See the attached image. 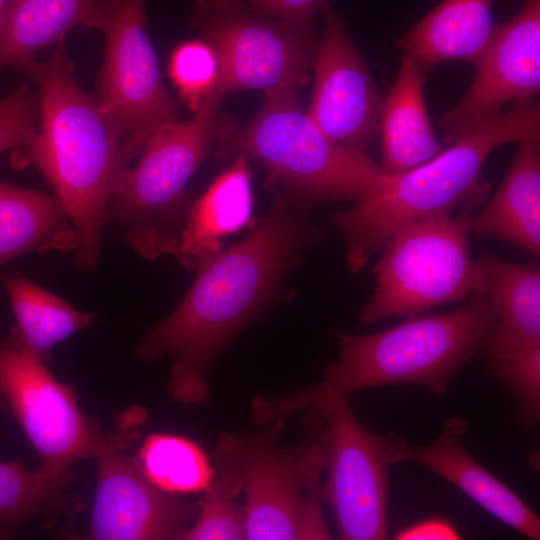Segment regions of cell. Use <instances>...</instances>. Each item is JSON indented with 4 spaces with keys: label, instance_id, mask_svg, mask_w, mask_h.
<instances>
[{
    "label": "cell",
    "instance_id": "obj_1",
    "mask_svg": "<svg viewBox=\"0 0 540 540\" xmlns=\"http://www.w3.org/2000/svg\"><path fill=\"white\" fill-rule=\"evenodd\" d=\"M321 237L308 208L276 196L243 240L197 268L179 304L135 349L144 361L173 359L167 388L175 402L208 404V377L221 353L262 314L287 273Z\"/></svg>",
    "mask_w": 540,
    "mask_h": 540
},
{
    "label": "cell",
    "instance_id": "obj_2",
    "mask_svg": "<svg viewBox=\"0 0 540 540\" xmlns=\"http://www.w3.org/2000/svg\"><path fill=\"white\" fill-rule=\"evenodd\" d=\"M74 67L62 43L47 61L23 69L38 88L40 118L18 152L53 187L77 233L73 262L90 273L99 263L107 205L130 160L98 100L78 86Z\"/></svg>",
    "mask_w": 540,
    "mask_h": 540
},
{
    "label": "cell",
    "instance_id": "obj_3",
    "mask_svg": "<svg viewBox=\"0 0 540 540\" xmlns=\"http://www.w3.org/2000/svg\"><path fill=\"white\" fill-rule=\"evenodd\" d=\"M494 322L492 300L487 292H480L452 311L410 316L380 332L353 335L335 330L340 356L327 365L324 377L282 396L260 395L256 414L263 422H286L324 396L351 397L389 385H422L442 397L468 360L485 355Z\"/></svg>",
    "mask_w": 540,
    "mask_h": 540
},
{
    "label": "cell",
    "instance_id": "obj_4",
    "mask_svg": "<svg viewBox=\"0 0 540 540\" xmlns=\"http://www.w3.org/2000/svg\"><path fill=\"white\" fill-rule=\"evenodd\" d=\"M300 89L282 85L266 90L260 110L244 125L218 113L215 157L254 160L265 170L276 196L304 208L369 197L388 174L367 153L328 138L303 109Z\"/></svg>",
    "mask_w": 540,
    "mask_h": 540
},
{
    "label": "cell",
    "instance_id": "obj_5",
    "mask_svg": "<svg viewBox=\"0 0 540 540\" xmlns=\"http://www.w3.org/2000/svg\"><path fill=\"white\" fill-rule=\"evenodd\" d=\"M540 129L538 100L513 105L478 125L431 160L386 177L369 197L334 213L330 223L346 239V261L360 271L390 236L410 223L443 214L472 197L487 194L479 180L489 155Z\"/></svg>",
    "mask_w": 540,
    "mask_h": 540
},
{
    "label": "cell",
    "instance_id": "obj_6",
    "mask_svg": "<svg viewBox=\"0 0 540 540\" xmlns=\"http://www.w3.org/2000/svg\"><path fill=\"white\" fill-rule=\"evenodd\" d=\"M319 421L318 411L309 408L305 438L294 447L279 444L285 423L219 435L212 463L235 474L241 483L246 539L331 538L321 508L324 454Z\"/></svg>",
    "mask_w": 540,
    "mask_h": 540
},
{
    "label": "cell",
    "instance_id": "obj_7",
    "mask_svg": "<svg viewBox=\"0 0 540 540\" xmlns=\"http://www.w3.org/2000/svg\"><path fill=\"white\" fill-rule=\"evenodd\" d=\"M224 94L214 91L185 121L162 124L138 164L125 171L105 211V223L125 230L142 257L175 255L190 206L186 186L213 151L214 125Z\"/></svg>",
    "mask_w": 540,
    "mask_h": 540
},
{
    "label": "cell",
    "instance_id": "obj_8",
    "mask_svg": "<svg viewBox=\"0 0 540 540\" xmlns=\"http://www.w3.org/2000/svg\"><path fill=\"white\" fill-rule=\"evenodd\" d=\"M487 194L463 203L457 216L443 214L395 231L373 270L375 291L359 322L370 325L392 316H414L486 292L483 272L469 254L468 219Z\"/></svg>",
    "mask_w": 540,
    "mask_h": 540
},
{
    "label": "cell",
    "instance_id": "obj_9",
    "mask_svg": "<svg viewBox=\"0 0 540 540\" xmlns=\"http://www.w3.org/2000/svg\"><path fill=\"white\" fill-rule=\"evenodd\" d=\"M0 393L41 459V468L55 474L103 451L127 448L140 436L147 411L133 405L104 434L94 419L83 415L70 385L60 382L45 361L22 346L13 333L0 339Z\"/></svg>",
    "mask_w": 540,
    "mask_h": 540
},
{
    "label": "cell",
    "instance_id": "obj_10",
    "mask_svg": "<svg viewBox=\"0 0 540 540\" xmlns=\"http://www.w3.org/2000/svg\"><path fill=\"white\" fill-rule=\"evenodd\" d=\"M214 49L217 91L302 87L314 69L316 31L254 12L243 0H196L189 19Z\"/></svg>",
    "mask_w": 540,
    "mask_h": 540
},
{
    "label": "cell",
    "instance_id": "obj_11",
    "mask_svg": "<svg viewBox=\"0 0 540 540\" xmlns=\"http://www.w3.org/2000/svg\"><path fill=\"white\" fill-rule=\"evenodd\" d=\"M326 479L321 497L330 506L344 540H380L388 535L389 465L382 435L356 417L351 397L327 395L316 401Z\"/></svg>",
    "mask_w": 540,
    "mask_h": 540
},
{
    "label": "cell",
    "instance_id": "obj_12",
    "mask_svg": "<svg viewBox=\"0 0 540 540\" xmlns=\"http://www.w3.org/2000/svg\"><path fill=\"white\" fill-rule=\"evenodd\" d=\"M102 31L105 55L97 100L131 160L162 124L176 119L177 103L160 75L147 32L145 0H112Z\"/></svg>",
    "mask_w": 540,
    "mask_h": 540
},
{
    "label": "cell",
    "instance_id": "obj_13",
    "mask_svg": "<svg viewBox=\"0 0 540 540\" xmlns=\"http://www.w3.org/2000/svg\"><path fill=\"white\" fill-rule=\"evenodd\" d=\"M323 33L315 58L310 117L335 143L366 153L379 137L383 97L344 17L329 0L318 7Z\"/></svg>",
    "mask_w": 540,
    "mask_h": 540
},
{
    "label": "cell",
    "instance_id": "obj_14",
    "mask_svg": "<svg viewBox=\"0 0 540 540\" xmlns=\"http://www.w3.org/2000/svg\"><path fill=\"white\" fill-rule=\"evenodd\" d=\"M475 65L468 91L439 119L446 143H454L494 118L507 104L536 100L540 90V0H524L515 16L495 25Z\"/></svg>",
    "mask_w": 540,
    "mask_h": 540
},
{
    "label": "cell",
    "instance_id": "obj_15",
    "mask_svg": "<svg viewBox=\"0 0 540 540\" xmlns=\"http://www.w3.org/2000/svg\"><path fill=\"white\" fill-rule=\"evenodd\" d=\"M109 448L94 459L97 486L91 523L85 539H183L194 523L199 502L157 488L137 458Z\"/></svg>",
    "mask_w": 540,
    "mask_h": 540
},
{
    "label": "cell",
    "instance_id": "obj_16",
    "mask_svg": "<svg viewBox=\"0 0 540 540\" xmlns=\"http://www.w3.org/2000/svg\"><path fill=\"white\" fill-rule=\"evenodd\" d=\"M465 419L447 420L438 437L423 446H411L395 434L382 435L388 464L412 461L452 483L478 505L520 534L538 540L540 519L506 484L482 467L462 443Z\"/></svg>",
    "mask_w": 540,
    "mask_h": 540
},
{
    "label": "cell",
    "instance_id": "obj_17",
    "mask_svg": "<svg viewBox=\"0 0 540 540\" xmlns=\"http://www.w3.org/2000/svg\"><path fill=\"white\" fill-rule=\"evenodd\" d=\"M495 322L485 348L488 360H503L540 346V269L480 252L477 260Z\"/></svg>",
    "mask_w": 540,
    "mask_h": 540
},
{
    "label": "cell",
    "instance_id": "obj_18",
    "mask_svg": "<svg viewBox=\"0 0 540 540\" xmlns=\"http://www.w3.org/2000/svg\"><path fill=\"white\" fill-rule=\"evenodd\" d=\"M515 158L499 189L468 219L478 238L507 241L540 255V129L518 142Z\"/></svg>",
    "mask_w": 540,
    "mask_h": 540
},
{
    "label": "cell",
    "instance_id": "obj_19",
    "mask_svg": "<svg viewBox=\"0 0 540 540\" xmlns=\"http://www.w3.org/2000/svg\"><path fill=\"white\" fill-rule=\"evenodd\" d=\"M112 0H7L0 17V73L23 69L76 27L102 30Z\"/></svg>",
    "mask_w": 540,
    "mask_h": 540
},
{
    "label": "cell",
    "instance_id": "obj_20",
    "mask_svg": "<svg viewBox=\"0 0 540 540\" xmlns=\"http://www.w3.org/2000/svg\"><path fill=\"white\" fill-rule=\"evenodd\" d=\"M427 72L403 53L397 76L383 98L379 136L381 168L390 175L407 172L445 148L436 138L427 112Z\"/></svg>",
    "mask_w": 540,
    "mask_h": 540
},
{
    "label": "cell",
    "instance_id": "obj_21",
    "mask_svg": "<svg viewBox=\"0 0 540 540\" xmlns=\"http://www.w3.org/2000/svg\"><path fill=\"white\" fill-rule=\"evenodd\" d=\"M252 210L248 160L236 157L190 206L176 253L181 264L197 270L222 250L224 238L256 222Z\"/></svg>",
    "mask_w": 540,
    "mask_h": 540
},
{
    "label": "cell",
    "instance_id": "obj_22",
    "mask_svg": "<svg viewBox=\"0 0 540 540\" xmlns=\"http://www.w3.org/2000/svg\"><path fill=\"white\" fill-rule=\"evenodd\" d=\"M492 6L493 0H442L394 45L427 73L444 61L476 64L494 32Z\"/></svg>",
    "mask_w": 540,
    "mask_h": 540
},
{
    "label": "cell",
    "instance_id": "obj_23",
    "mask_svg": "<svg viewBox=\"0 0 540 540\" xmlns=\"http://www.w3.org/2000/svg\"><path fill=\"white\" fill-rule=\"evenodd\" d=\"M77 247L73 223L56 196L0 181V266L29 253Z\"/></svg>",
    "mask_w": 540,
    "mask_h": 540
},
{
    "label": "cell",
    "instance_id": "obj_24",
    "mask_svg": "<svg viewBox=\"0 0 540 540\" xmlns=\"http://www.w3.org/2000/svg\"><path fill=\"white\" fill-rule=\"evenodd\" d=\"M2 281L16 319L11 333L44 361L52 347L87 328L94 319V313L74 308L19 274L3 276Z\"/></svg>",
    "mask_w": 540,
    "mask_h": 540
},
{
    "label": "cell",
    "instance_id": "obj_25",
    "mask_svg": "<svg viewBox=\"0 0 540 540\" xmlns=\"http://www.w3.org/2000/svg\"><path fill=\"white\" fill-rule=\"evenodd\" d=\"M136 458L146 477L170 494L204 492L215 474L213 463L198 442L182 435L150 434Z\"/></svg>",
    "mask_w": 540,
    "mask_h": 540
},
{
    "label": "cell",
    "instance_id": "obj_26",
    "mask_svg": "<svg viewBox=\"0 0 540 540\" xmlns=\"http://www.w3.org/2000/svg\"><path fill=\"white\" fill-rule=\"evenodd\" d=\"M215 468V467H214ZM199 501V512L184 540H241L247 537L244 504L239 479L230 471L215 468L214 477Z\"/></svg>",
    "mask_w": 540,
    "mask_h": 540
},
{
    "label": "cell",
    "instance_id": "obj_27",
    "mask_svg": "<svg viewBox=\"0 0 540 540\" xmlns=\"http://www.w3.org/2000/svg\"><path fill=\"white\" fill-rule=\"evenodd\" d=\"M168 71L180 98L193 111L217 91L218 58L212 46L203 39L179 44L170 55Z\"/></svg>",
    "mask_w": 540,
    "mask_h": 540
},
{
    "label": "cell",
    "instance_id": "obj_28",
    "mask_svg": "<svg viewBox=\"0 0 540 540\" xmlns=\"http://www.w3.org/2000/svg\"><path fill=\"white\" fill-rule=\"evenodd\" d=\"M491 373L514 395L519 419L532 426L540 417V346L528 353L503 360H489Z\"/></svg>",
    "mask_w": 540,
    "mask_h": 540
},
{
    "label": "cell",
    "instance_id": "obj_29",
    "mask_svg": "<svg viewBox=\"0 0 540 540\" xmlns=\"http://www.w3.org/2000/svg\"><path fill=\"white\" fill-rule=\"evenodd\" d=\"M39 98L26 82L0 99V155L21 149L37 130Z\"/></svg>",
    "mask_w": 540,
    "mask_h": 540
},
{
    "label": "cell",
    "instance_id": "obj_30",
    "mask_svg": "<svg viewBox=\"0 0 540 540\" xmlns=\"http://www.w3.org/2000/svg\"><path fill=\"white\" fill-rule=\"evenodd\" d=\"M254 12L294 27L316 31L315 16L321 0H243Z\"/></svg>",
    "mask_w": 540,
    "mask_h": 540
},
{
    "label": "cell",
    "instance_id": "obj_31",
    "mask_svg": "<svg viewBox=\"0 0 540 540\" xmlns=\"http://www.w3.org/2000/svg\"><path fill=\"white\" fill-rule=\"evenodd\" d=\"M25 493L22 462L0 461V527L8 523L20 505Z\"/></svg>",
    "mask_w": 540,
    "mask_h": 540
},
{
    "label": "cell",
    "instance_id": "obj_32",
    "mask_svg": "<svg viewBox=\"0 0 540 540\" xmlns=\"http://www.w3.org/2000/svg\"><path fill=\"white\" fill-rule=\"evenodd\" d=\"M396 539H459L456 528L444 519H429L403 529L396 534Z\"/></svg>",
    "mask_w": 540,
    "mask_h": 540
},
{
    "label": "cell",
    "instance_id": "obj_33",
    "mask_svg": "<svg viewBox=\"0 0 540 540\" xmlns=\"http://www.w3.org/2000/svg\"><path fill=\"white\" fill-rule=\"evenodd\" d=\"M6 2H7V0H0V17H1V14L3 12V9H4L5 5H6Z\"/></svg>",
    "mask_w": 540,
    "mask_h": 540
}]
</instances>
